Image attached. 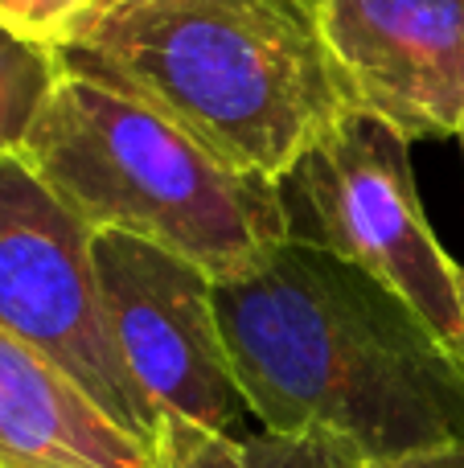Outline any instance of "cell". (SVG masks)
<instances>
[{"label": "cell", "instance_id": "obj_14", "mask_svg": "<svg viewBox=\"0 0 464 468\" xmlns=\"http://www.w3.org/2000/svg\"><path fill=\"white\" fill-rule=\"evenodd\" d=\"M460 148H464V132H460Z\"/></svg>", "mask_w": 464, "mask_h": 468}, {"label": "cell", "instance_id": "obj_6", "mask_svg": "<svg viewBox=\"0 0 464 468\" xmlns=\"http://www.w3.org/2000/svg\"><path fill=\"white\" fill-rule=\"evenodd\" d=\"M95 263L115 346L156 411L235 436L247 403L210 275L156 242L115 230L95 234Z\"/></svg>", "mask_w": 464, "mask_h": 468}, {"label": "cell", "instance_id": "obj_3", "mask_svg": "<svg viewBox=\"0 0 464 468\" xmlns=\"http://www.w3.org/2000/svg\"><path fill=\"white\" fill-rule=\"evenodd\" d=\"M95 234L156 242L230 283L296 234L284 186L243 173L136 95L62 62L16 148Z\"/></svg>", "mask_w": 464, "mask_h": 468}, {"label": "cell", "instance_id": "obj_12", "mask_svg": "<svg viewBox=\"0 0 464 468\" xmlns=\"http://www.w3.org/2000/svg\"><path fill=\"white\" fill-rule=\"evenodd\" d=\"M153 468H247L243 440L210 431L194 420L164 415L153 444Z\"/></svg>", "mask_w": 464, "mask_h": 468}, {"label": "cell", "instance_id": "obj_4", "mask_svg": "<svg viewBox=\"0 0 464 468\" xmlns=\"http://www.w3.org/2000/svg\"><path fill=\"white\" fill-rule=\"evenodd\" d=\"M301 239L362 267L464 362V267L440 247L416 189L407 140L353 112L284 181Z\"/></svg>", "mask_w": 464, "mask_h": 468}, {"label": "cell", "instance_id": "obj_10", "mask_svg": "<svg viewBox=\"0 0 464 468\" xmlns=\"http://www.w3.org/2000/svg\"><path fill=\"white\" fill-rule=\"evenodd\" d=\"M243 456L247 468H386L358 444L329 436V431H296V436L259 431L243 440Z\"/></svg>", "mask_w": 464, "mask_h": 468}, {"label": "cell", "instance_id": "obj_15", "mask_svg": "<svg viewBox=\"0 0 464 468\" xmlns=\"http://www.w3.org/2000/svg\"><path fill=\"white\" fill-rule=\"evenodd\" d=\"M103 5H111V0H103Z\"/></svg>", "mask_w": 464, "mask_h": 468}, {"label": "cell", "instance_id": "obj_13", "mask_svg": "<svg viewBox=\"0 0 464 468\" xmlns=\"http://www.w3.org/2000/svg\"><path fill=\"white\" fill-rule=\"evenodd\" d=\"M386 468H464V440H452V444H436L424 448V452L399 456V461H383Z\"/></svg>", "mask_w": 464, "mask_h": 468}, {"label": "cell", "instance_id": "obj_1", "mask_svg": "<svg viewBox=\"0 0 464 468\" xmlns=\"http://www.w3.org/2000/svg\"><path fill=\"white\" fill-rule=\"evenodd\" d=\"M243 403L263 431H329L374 461L464 440V362L362 267L292 239L214 283Z\"/></svg>", "mask_w": 464, "mask_h": 468}, {"label": "cell", "instance_id": "obj_8", "mask_svg": "<svg viewBox=\"0 0 464 468\" xmlns=\"http://www.w3.org/2000/svg\"><path fill=\"white\" fill-rule=\"evenodd\" d=\"M0 468H153V452L54 362L0 333Z\"/></svg>", "mask_w": 464, "mask_h": 468}, {"label": "cell", "instance_id": "obj_5", "mask_svg": "<svg viewBox=\"0 0 464 468\" xmlns=\"http://www.w3.org/2000/svg\"><path fill=\"white\" fill-rule=\"evenodd\" d=\"M0 333L54 362L153 452L164 415L115 346L95 230L16 153L0 156Z\"/></svg>", "mask_w": 464, "mask_h": 468}, {"label": "cell", "instance_id": "obj_11", "mask_svg": "<svg viewBox=\"0 0 464 468\" xmlns=\"http://www.w3.org/2000/svg\"><path fill=\"white\" fill-rule=\"evenodd\" d=\"M99 8L103 0H0V29L62 54Z\"/></svg>", "mask_w": 464, "mask_h": 468}, {"label": "cell", "instance_id": "obj_9", "mask_svg": "<svg viewBox=\"0 0 464 468\" xmlns=\"http://www.w3.org/2000/svg\"><path fill=\"white\" fill-rule=\"evenodd\" d=\"M58 70H62V58L54 49H41L0 29V156L21 148Z\"/></svg>", "mask_w": 464, "mask_h": 468}, {"label": "cell", "instance_id": "obj_7", "mask_svg": "<svg viewBox=\"0 0 464 468\" xmlns=\"http://www.w3.org/2000/svg\"><path fill=\"white\" fill-rule=\"evenodd\" d=\"M353 107L403 140L464 132V0H312Z\"/></svg>", "mask_w": 464, "mask_h": 468}, {"label": "cell", "instance_id": "obj_2", "mask_svg": "<svg viewBox=\"0 0 464 468\" xmlns=\"http://www.w3.org/2000/svg\"><path fill=\"white\" fill-rule=\"evenodd\" d=\"M58 58L279 186L358 112L312 0H111Z\"/></svg>", "mask_w": 464, "mask_h": 468}]
</instances>
